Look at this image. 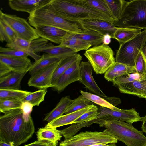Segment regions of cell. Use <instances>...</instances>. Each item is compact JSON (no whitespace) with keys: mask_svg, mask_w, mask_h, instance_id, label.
Wrapping results in <instances>:
<instances>
[{"mask_svg":"<svg viewBox=\"0 0 146 146\" xmlns=\"http://www.w3.org/2000/svg\"><path fill=\"white\" fill-rule=\"evenodd\" d=\"M3 113L0 117V141L19 146L32 137L35 129L31 114L21 108Z\"/></svg>","mask_w":146,"mask_h":146,"instance_id":"cell-1","label":"cell"},{"mask_svg":"<svg viewBox=\"0 0 146 146\" xmlns=\"http://www.w3.org/2000/svg\"><path fill=\"white\" fill-rule=\"evenodd\" d=\"M55 13L65 19L74 21L98 19L113 24V18L80 0H51L50 2Z\"/></svg>","mask_w":146,"mask_h":146,"instance_id":"cell-2","label":"cell"},{"mask_svg":"<svg viewBox=\"0 0 146 146\" xmlns=\"http://www.w3.org/2000/svg\"><path fill=\"white\" fill-rule=\"evenodd\" d=\"M50 2L29 14L28 22L32 26L35 28L39 26L53 27L74 34L84 32L85 30L78 21L68 20L58 15Z\"/></svg>","mask_w":146,"mask_h":146,"instance_id":"cell-3","label":"cell"},{"mask_svg":"<svg viewBox=\"0 0 146 146\" xmlns=\"http://www.w3.org/2000/svg\"><path fill=\"white\" fill-rule=\"evenodd\" d=\"M104 127L106 128L104 131L127 146L146 145V137L132 124L117 120H107L104 121Z\"/></svg>","mask_w":146,"mask_h":146,"instance_id":"cell-4","label":"cell"},{"mask_svg":"<svg viewBox=\"0 0 146 146\" xmlns=\"http://www.w3.org/2000/svg\"><path fill=\"white\" fill-rule=\"evenodd\" d=\"M112 24L119 28L146 29V0L126 1L120 18Z\"/></svg>","mask_w":146,"mask_h":146,"instance_id":"cell-5","label":"cell"},{"mask_svg":"<svg viewBox=\"0 0 146 146\" xmlns=\"http://www.w3.org/2000/svg\"><path fill=\"white\" fill-rule=\"evenodd\" d=\"M84 54L97 74L105 73L116 62L112 48L103 44L90 48Z\"/></svg>","mask_w":146,"mask_h":146,"instance_id":"cell-6","label":"cell"},{"mask_svg":"<svg viewBox=\"0 0 146 146\" xmlns=\"http://www.w3.org/2000/svg\"><path fill=\"white\" fill-rule=\"evenodd\" d=\"M146 42V29L133 39L120 44L115 58L116 62L135 66L137 58Z\"/></svg>","mask_w":146,"mask_h":146,"instance_id":"cell-7","label":"cell"},{"mask_svg":"<svg viewBox=\"0 0 146 146\" xmlns=\"http://www.w3.org/2000/svg\"><path fill=\"white\" fill-rule=\"evenodd\" d=\"M118 140L109 133L86 131L82 132L61 142L59 146H89L97 144H108Z\"/></svg>","mask_w":146,"mask_h":146,"instance_id":"cell-8","label":"cell"},{"mask_svg":"<svg viewBox=\"0 0 146 146\" xmlns=\"http://www.w3.org/2000/svg\"><path fill=\"white\" fill-rule=\"evenodd\" d=\"M98 115L92 121L100 127H104V121L107 120H117L131 124L142 121V117L133 108L113 110L100 106L98 108Z\"/></svg>","mask_w":146,"mask_h":146,"instance_id":"cell-9","label":"cell"},{"mask_svg":"<svg viewBox=\"0 0 146 146\" xmlns=\"http://www.w3.org/2000/svg\"><path fill=\"white\" fill-rule=\"evenodd\" d=\"M0 19L15 31L18 38L30 41L40 38L35 28L23 18L15 15L4 13L0 10Z\"/></svg>","mask_w":146,"mask_h":146,"instance_id":"cell-10","label":"cell"},{"mask_svg":"<svg viewBox=\"0 0 146 146\" xmlns=\"http://www.w3.org/2000/svg\"><path fill=\"white\" fill-rule=\"evenodd\" d=\"M61 61L42 69L31 76L28 82V85L39 89H47L52 87L51 82L53 73Z\"/></svg>","mask_w":146,"mask_h":146,"instance_id":"cell-11","label":"cell"},{"mask_svg":"<svg viewBox=\"0 0 146 146\" xmlns=\"http://www.w3.org/2000/svg\"><path fill=\"white\" fill-rule=\"evenodd\" d=\"M93 70L92 67L88 61L81 62L80 65L79 82L90 91L105 98L107 96L100 89L94 80L92 74Z\"/></svg>","mask_w":146,"mask_h":146,"instance_id":"cell-12","label":"cell"},{"mask_svg":"<svg viewBox=\"0 0 146 146\" xmlns=\"http://www.w3.org/2000/svg\"><path fill=\"white\" fill-rule=\"evenodd\" d=\"M82 58L79 59L70 66L60 76L53 90L59 93L62 91L68 85L80 80V65Z\"/></svg>","mask_w":146,"mask_h":146,"instance_id":"cell-13","label":"cell"},{"mask_svg":"<svg viewBox=\"0 0 146 146\" xmlns=\"http://www.w3.org/2000/svg\"><path fill=\"white\" fill-rule=\"evenodd\" d=\"M78 22L85 30L94 31L103 36L109 34L112 38L117 28L108 22L100 19L85 20Z\"/></svg>","mask_w":146,"mask_h":146,"instance_id":"cell-14","label":"cell"},{"mask_svg":"<svg viewBox=\"0 0 146 146\" xmlns=\"http://www.w3.org/2000/svg\"><path fill=\"white\" fill-rule=\"evenodd\" d=\"M35 28L40 38L59 45L69 33L62 29L48 26H39Z\"/></svg>","mask_w":146,"mask_h":146,"instance_id":"cell-15","label":"cell"},{"mask_svg":"<svg viewBox=\"0 0 146 146\" xmlns=\"http://www.w3.org/2000/svg\"><path fill=\"white\" fill-rule=\"evenodd\" d=\"M0 62L7 66L12 71L21 73L29 72L32 66L28 57H15L0 55Z\"/></svg>","mask_w":146,"mask_h":146,"instance_id":"cell-16","label":"cell"},{"mask_svg":"<svg viewBox=\"0 0 146 146\" xmlns=\"http://www.w3.org/2000/svg\"><path fill=\"white\" fill-rule=\"evenodd\" d=\"M51 0H9L8 4L12 9L31 13Z\"/></svg>","mask_w":146,"mask_h":146,"instance_id":"cell-17","label":"cell"},{"mask_svg":"<svg viewBox=\"0 0 146 146\" xmlns=\"http://www.w3.org/2000/svg\"><path fill=\"white\" fill-rule=\"evenodd\" d=\"M98 108L93 104L80 110L65 114L48 123L46 126L57 128L65 125L73 123L74 122L84 113Z\"/></svg>","mask_w":146,"mask_h":146,"instance_id":"cell-18","label":"cell"},{"mask_svg":"<svg viewBox=\"0 0 146 146\" xmlns=\"http://www.w3.org/2000/svg\"><path fill=\"white\" fill-rule=\"evenodd\" d=\"M121 93L134 95L146 99V84L141 80L115 86Z\"/></svg>","mask_w":146,"mask_h":146,"instance_id":"cell-19","label":"cell"},{"mask_svg":"<svg viewBox=\"0 0 146 146\" xmlns=\"http://www.w3.org/2000/svg\"><path fill=\"white\" fill-rule=\"evenodd\" d=\"M43 52L48 55L61 58H64L77 53L74 50L65 46H55L51 43H48L40 48L38 52Z\"/></svg>","mask_w":146,"mask_h":146,"instance_id":"cell-20","label":"cell"},{"mask_svg":"<svg viewBox=\"0 0 146 146\" xmlns=\"http://www.w3.org/2000/svg\"><path fill=\"white\" fill-rule=\"evenodd\" d=\"M26 73L12 71L0 77V89L20 90L21 81Z\"/></svg>","mask_w":146,"mask_h":146,"instance_id":"cell-21","label":"cell"},{"mask_svg":"<svg viewBox=\"0 0 146 146\" xmlns=\"http://www.w3.org/2000/svg\"><path fill=\"white\" fill-rule=\"evenodd\" d=\"M136 72L135 66L131 67L124 64L115 62L105 73V79L112 82L116 78L127 74Z\"/></svg>","mask_w":146,"mask_h":146,"instance_id":"cell-22","label":"cell"},{"mask_svg":"<svg viewBox=\"0 0 146 146\" xmlns=\"http://www.w3.org/2000/svg\"><path fill=\"white\" fill-rule=\"evenodd\" d=\"M61 131L56 128L46 126L38 129L37 133L38 140L49 141L53 146H56L62 137Z\"/></svg>","mask_w":146,"mask_h":146,"instance_id":"cell-23","label":"cell"},{"mask_svg":"<svg viewBox=\"0 0 146 146\" xmlns=\"http://www.w3.org/2000/svg\"><path fill=\"white\" fill-rule=\"evenodd\" d=\"M73 101L69 96L62 97L56 106L46 115L43 120L49 123L62 116Z\"/></svg>","mask_w":146,"mask_h":146,"instance_id":"cell-24","label":"cell"},{"mask_svg":"<svg viewBox=\"0 0 146 146\" xmlns=\"http://www.w3.org/2000/svg\"><path fill=\"white\" fill-rule=\"evenodd\" d=\"M82 58L79 54L76 53L73 55L62 59L55 69L52 79V88L56 85L60 76L65 71L74 63L79 59Z\"/></svg>","mask_w":146,"mask_h":146,"instance_id":"cell-25","label":"cell"},{"mask_svg":"<svg viewBox=\"0 0 146 146\" xmlns=\"http://www.w3.org/2000/svg\"><path fill=\"white\" fill-rule=\"evenodd\" d=\"M59 45L74 50L77 52L84 50L86 51L92 46L77 37L76 34L69 33Z\"/></svg>","mask_w":146,"mask_h":146,"instance_id":"cell-26","label":"cell"},{"mask_svg":"<svg viewBox=\"0 0 146 146\" xmlns=\"http://www.w3.org/2000/svg\"><path fill=\"white\" fill-rule=\"evenodd\" d=\"M63 59L44 53L39 59L32 64L29 71V74L31 76H32L40 70L58 62Z\"/></svg>","mask_w":146,"mask_h":146,"instance_id":"cell-27","label":"cell"},{"mask_svg":"<svg viewBox=\"0 0 146 146\" xmlns=\"http://www.w3.org/2000/svg\"><path fill=\"white\" fill-rule=\"evenodd\" d=\"M141 30L134 28L117 27L113 38L116 40L121 44L133 39L141 32Z\"/></svg>","mask_w":146,"mask_h":146,"instance_id":"cell-28","label":"cell"},{"mask_svg":"<svg viewBox=\"0 0 146 146\" xmlns=\"http://www.w3.org/2000/svg\"><path fill=\"white\" fill-rule=\"evenodd\" d=\"M76 35L91 46H96L103 43L104 36L94 31L86 30L83 33L76 34Z\"/></svg>","mask_w":146,"mask_h":146,"instance_id":"cell-29","label":"cell"},{"mask_svg":"<svg viewBox=\"0 0 146 146\" xmlns=\"http://www.w3.org/2000/svg\"><path fill=\"white\" fill-rule=\"evenodd\" d=\"M0 55L15 57H28L30 56L35 61L37 60L41 57V56L36 53L28 51L20 50L1 46L0 47Z\"/></svg>","mask_w":146,"mask_h":146,"instance_id":"cell-30","label":"cell"},{"mask_svg":"<svg viewBox=\"0 0 146 146\" xmlns=\"http://www.w3.org/2000/svg\"><path fill=\"white\" fill-rule=\"evenodd\" d=\"M18 36L15 31L3 20L0 19V41L10 43L14 41Z\"/></svg>","mask_w":146,"mask_h":146,"instance_id":"cell-31","label":"cell"},{"mask_svg":"<svg viewBox=\"0 0 146 146\" xmlns=\"http://www.w3.org/2000/svg\"><path fill=\"white\" fill-rule=\"evenodd\" d=\"M80 92L84 98L100 106L109 108L113 110H117L120 109L111 104L104 98L97 95L82 90H81Z\"/></svg>","mask_w":146,"mask_h":146,"instance_id":"cell-32","label":"cell"},{"mask_svg":"<svg viewBox=\"0 0 146 146\" xmlns=\"http://www.w3.org/2000/svg\"><path fill=\"white\" fill-rule=\"evenodd\" d=\"M31 92L20 90L0 89V100L14 99L21 100Z\"/></svg>","mask_w":146,"mask_h":146,"instance_id":"cell-33","label":"cell"},{"mask_svg":"<svg viewBox=\"0 0 146 146\" xmlns=\"http://www.w3.org/2000/svg\"><path fill=\"white\" fill-rule=\"evenodd\" d=\"M47 92V89H39L33 92H31L24 98L21 100L23 102H27L33 106H39L44 100L45 97Z\"/></svg>","mask_w":146,"mask_h":146,"instance_id":"cell-34","label":"cell"},{"mask_svg":"<svg viewBox=\"0 0 146 146\" xmlns=\"http://www.w3.org/2000/svg\"><path fill=\"white\" fill-rule=\"evenodd\" d=\"M93 104L91 101L80 95L77 98L73 100L72 103L69 106L65 114L80 110Z\"/></svg>","mask_w":146,"mask_h":146,"instance_id":"cell-35","label":"cell"},{"mask_svg":"<svg viewBox=\"0 0 146 146\" xmlns=\"http://www.w3.org/2000/svg\"><path fill=\"white\" fill-rule=\"evenodd\" d=\"M115 21L119 19L126 1L124 0H104Z\"/></svg>","mask_w":146,"mask_h":146,"instance_id":"cell-36","label":"cell"},{"mask_svg":"<svg viewBox=\"0 0 146 146\" xmlns=\"http://www.w3.org/2000/svg\"><path fill=\"white\" fill-rule=\"evenodd\" d=\"M32 41H29L18 37L12 42L7 43L5 46L15 49L28 51L32 52L35 53L32 50Z\"/></svg>","mask_w":146,"mask_h":146,"instance_id":"cell-37","label":"cell"},{"mask_svg":"<svg viewBox=\"0 0 146 146\" xmlns=\"http://www.w3.org/2000/svg\"><path fill=\"white\" fill-rule=\"evenodd\" d=\"M80 0L82 2L93 7L109 17L114 19L108 5L104 0Z\"/></svg>","mask_w":146,"mask_h":146,"instance_id":"cell-38","label":"cell"},{"mask_svg":"<svg viewBox=\"0 0 146 146\" xmlns=\"http://www.w3.org/2000/svg\"><path fill=\"white\" fill-rule=\"evenodd\" d=\"M23 102L14 99L0 100V111L4 113L14 109L21 108Z\"/></svg>","mask_w":146,"mask_h":146,"instance_id":"cell-39","label":"cell"},{"mask_svg":"<svg viewBox=\"0 0 146 146\" xmlns=\"http://www.w3.org/2000/svg\"><path fill=\"white\" fill-rule=\"evenodd\" d=\"M143 75L137 73L127 74L121 76L115 79L112 82L113 86L118 84L127 83L134 81L140 80Z\"/></svg>","mask_w":146,"mask_h":146,"instance_id":"cell-40","label":"cell"},{"mask_svg":"<svg viewBox=\"0 0 146 146\" xmlns=\"http://www.w3.org/2000/svg\"><path fill=\"white\" fill-rule=\"evenodd\" d=\"M135 67L136 72L144 76L146 75V56L142 50L136 59Z\"/></svg>","mask_w":146,"mask_h":146,"instance_id":"cell-41","label":"cell"},{"mask_svg":"<svg viewBox=\"0 0 146 146\" xmlns=\"http://www.w3.org/2000/svg\"><path fill=\"white\" fill-rule=\"evenodd\" d=\"M98 114V108L83 114L73 123H78L91 121L95 119Z\"/></svg>","mask_w":146,"mask_h":146,"instance_id":"cell-42","label":"cell"},{"mask_svg":"<svg viewBox=\"0 0 146 146\" xmlns=\"http://www.w3.org/2000/svg\"><path fill=\"white\" fill-rule=\"evenodd\" d=\"M23 146H53L52 143L46 140H43L35 141Z\"/></svg>","mask_w":146,"mask_h":146,"instance_id":"cell-43","label":"cell"},{"mask_svg":"<svg viewBox=\"0 0 146 146\" xmlns=\"http://www.w3.org/2000/svg\"><path fill=\"white\" fill-rule=\"evenodd\" d=\"M12 71L5 64L0 62V77L5 76Z\"/></svg>","mask_w":146,"mask_h":146,"instance_id":"cell-44","label":"cell"},{"mask_svg":"<svg viewBox=\"0 0 146 146\" xmlns=\"http://www.w3.org/2000/svg\"><path fill=\"white\" fill-rule=\"evenodd\" d=\"M33 106L27 102H23L21 109L25 113L31 114Z\"/></svg>","mask_w":146,"mask_h":146,"instance_id":"cell-45","label":"cell"},{"mask_svg":"<svg viewBox=\"0 0 146 146\" xmlns=\"http://www.w3.org/2000/svg\"><path fill=\"white\" fill-rule=\"evenodd\" d=\"M103 43V44L106 45L109 44L111 42V36L109 34H107L104 36Z\"/></svg>","mask_w":146,"mask_h":146,"instance_id":"cell-46","label":"cell"},{"mask_svg":"<svg viewBox=\"0 0 146 146\" xmlns=\"http://www.w3.org/2000/svg\"><path fill=\"white\" fill-rule=\"evenodd\" d=\"M142 124L141 126L142 131L146 133V115L142 117Z\"/></svg>","mask_w":146,"mask_h":146,"instance_id":"cell-47","label":"cell"},{"mask_svg":"<svg viewBox=\"0 0 146 146\" xmlns=\"http://www.w3.org/2000/svg\"><path fill=\"white\" fill-rule=\"evenodd\" d=\"M89 146H116V143H110L108 144H97L92 145Z\"/></svg>","mask_w":146,"mask_h":146,"instance_id":"cell-48","label":"cell"},{"mask_svg":"<svg viewBox=\"0 0 146 146\" xmlns=\"http://www.w3.org/2000/svg\"><path fill=\"white\" fill-rule=\"evenodd\" d=\"M0 146H15L6 142L0 141Z\"/></svg>","mask_w":146,"mask_h":146,"instance_id":"cell-49","label":"cell"},{"mask_svg":"<svg viewBox=\"0 0 146 146\" xmlns=\"http://www.w3.org/2000/svg\"><path fill=\"white\" fill-rule=\"evenodd\" d=\"M141 80L146 84V75L143 76V77Z\"/></svg>","mask_w":146,"mask_h":146,"instance_id":"cell-50","label":"cell"},{"mask_svg":"<svg viewBox=\"0 0 146 146\" xmlns=\"http://www.w3.org/2000/svg\"></svg>","mask_w":146,"mask_h":146,"instance_id":"cell-51","label":"cell"},{"mask_svg":"<svg viewBox=\"0 0 146 146\" xmlns=\"http://www.w3.org/2000/svg\"><path fill=\"white\" fill-rule=\"evenodd\" d=\"M145 146H146V145Z\"/></svg>","mask_w":146,"mask_h":146,"instance_id":"cell-52","label":"cell"}]
</instances>
